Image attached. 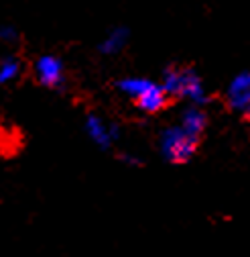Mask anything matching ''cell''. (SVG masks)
Returning a JSON list of instances; mask_svg holds the SVG:
<instances>
[{"instance_id": "6da1fadb", "label": "cell", "mask_w": 250, "mask_h": 257, "mask_svg": "<svg viewBox=\"0 0 250 257\" xmlns=\"http://www.w3.org/2000/svg\"><path fill=\"white\" fill-rule=\"evenodd\" d=\"M161 86L169 94V98L171 96H175V98H187L196 106H204L210 102L202 78L192 68H169V70H165Z\"/></svg>"}, {"instance_id": "7a4b0ae2", "label": "cell", "mask_w": 250, "mask_h": 257, "mask_svg": "<svg viewBox=\"0 0 250 257\" xmlns=\"http://www.w3.org/2000/svg\"><path fill=\"white\" fill-rule=\"evenodd\" d=\"M198 147H200V139L190 137L179 124L163 128V133L159 137L161 155L165 162H169L173 166H183L187 162H192Z\"/></svg>"}, {"instance_id": "3957f363", "label": "cell", "mask_w": 250, "mask_h": 257, "mask_svg": "<svg viewBox=\"0 0 250 257\" xmlns=\"http://www.w3.org/2000/svg\"><path fill=\"white\" fill-rule=\"evenodd\" d=\"M86 133L92 143H96L100 149H110L120 139V128L114 122H104L98 114H88L86 118Z\"/></svg>"}, {"instance_id": "277c9868", "label": "cell", "mask_w": 250, "mask_h": 257, "mask_svg": "<svg viewBox=\"0 0 250 257\" xmlns=\"http://www.w3.org/2000/svg\"><path fill=\"white\" fill-rule=\"evenodd\" d=\"M35 74L41 86L45 88H64L66 84V72H64V61L55 55H41L35 63Z\"/></svg>"}, {"instance_id": "5b68a950", "label": "cell", "mask_w": 250, "mask_h": 257, "mask_svg": "<svg viewBox=\"0 0 250 257\" xmlns=\"http://www.w3.org/2000/svg\"><path fill=\"white\" fill-rule=\"evenodd\" d=\"M206 124H208V116L206 112L202 110V106H196V104H190L183 112H181V122L179 126L183 131L194 137V139H202L204 131H206Z\"/></svg>"}, {"instance_id": "8992f818", "label": "cell", "mask_w": 250, "mask_h": 257, "mask_svg": "<svg viewBox=\"0 0 250 257\" xmlns=\"http://www.w3.org/2000/svg\"><path fill=\"white\" fill-rule=\"evenodd\" d=\"M136 106L142 110V112H148V114H154V112H161L167 104H169V94L163 90L161 84H154L140 96V98L134 100Z\"/></svg>"}, {"instance_id": "52a82bcc", "label": "cell", "mask_w": 250, "mask_h": 257, "mask_svg": "<svg viewBox=\"0 0 250 257\" xmlns=\"http://www.w3.org/2000/svg\"><path fill=\"white\" fill-rule=\"evenodd\" d=\"M126 43H128V29L126 27H114L98 43V51L102 55H116L126 47Z\"/></svg>"}, {"instance_id": "ba28073f", "label": "cell", "mask_w": 250, "mask_h": 257, "mask_svg": "<svg viewBox=\"0 0 250 257\" xmlns=\"http://www.w3.org/2000/svg\"><path fill=\"white\" fill-rule=\"evenodd\" d=\"M152 86V80L148 78H140V76H130V78H122L116 82V88L122 92V94H126L128 98H140V96Z\"/></svg>"}, {"instance_id": "9c48e42d", "label": "cell", "mask_w": 250, "mask_h": 257, "mask_svg": "<svg viewBox=\"0 0 250 257\" xmlns=\"http://www.w3.org/2000/svg\"><path fill=\"white\" fill-rule=\"evenodd\" d=\"M20 61L16 57H4L0 61V84H8L14 82L20 74Z\"/></svg>"}, {"instance_id": "30bf717a", "label": "cell", "mask_w": 250, "mask_h": 257, "mask_svg": "<svg viewBox=\"0 0 250 257\" xmlns=\"http://www.w3.org/2000/svg\"><path fill=\"white\" fill-rule=\"evenodd\" d=\"M246 92H250V72H240L232 78V82L228 86V98L230 96L246 94Z\"/></svg>"}, {"instance_id": "8fae6325", "label": "cell", "mask_w": 250, "mask_h": 257, "mask_svg": "<svg viewBox=\"0 0 250 257\" xmlns=\"http://www.w3.org/2000/svg\"><path fill=\"white\" fill-rule=\"evenodd\" d=\"M14 39H16V31H14L10 25H2V27H0V41L10 43V41H14Z\"/></svg>"}, {"instance_id": "7c38bea8", "label": "cell", "mask_w": 250, "mask_h": 257, "mask_svg": "<svg viewBox=\"0 0 250 257\" xmlns=\"http://www.w3.org/2000/svg\"><path fill=\"white\" fill-rule=\"evenodd\" d=\"M120 162L126 164V166H130V168H138V166L142 164L140 157H136V155H132V153H122V155H120Z\"/></svg>"}, {"instance_id": "4fadbf2b", "label": "cell", "mask_w": 250, "mask_h": 257, "mask_svg": "<svg viewBox=\"0 0 250 257\" xmlns=\"http://www.w3.org/2000/svg\"><path fill=\"white\" fill-rule=\"evenodd\" d=\"M244 116H246V118H250V106H248V110L244 112Z\"/></svg>"}]
</instances>
